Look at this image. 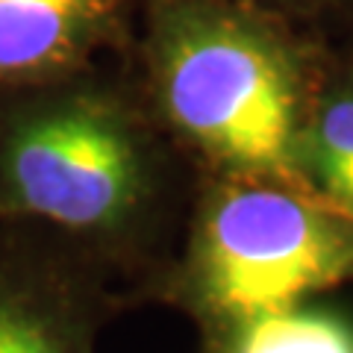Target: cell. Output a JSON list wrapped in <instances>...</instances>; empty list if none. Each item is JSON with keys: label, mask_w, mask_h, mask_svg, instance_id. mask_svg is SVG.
<instances>
[{"label": "cell", "mask_w": 353, "mask_h": 353, "mask_svg": "<svg viewBox=\"0 0 353 353\" xmlns=\"http://www.w3.org/2000/svg\"><path fill=\"white\" fill-rule=\"evenodd\" d=\"M321 74L312 44L256 3L180 0L159 18L162 106L230 176L309 183L297 145Z\"/></svg>", "instance_id": "obj_1"}, {"label": "cell", "mask_w": 353, "mask_h": 353, "mask_svg": "<svg viewBox=\"0 0 353 353\" xmlns=\"http://www.w3.org/2000/svg\"><path fill=\"white\" fill-rule=\"evenodd\" d=\"M353 280V209L309 183L227 176L194 239V292L227 324Z\"/></svg>", "instance_id": "obj_2"}, {"label": "cell", "mask_w": 353, "mask_h": 353, "mask_svg": "<svg viewBox=\"0 0 353 353\" xmlns=\"http://www.w3.org/2000/svg\"><path fill=\"white\" fill-rule=\"evenodd\" d=\"M6 203L71 230L121 224L141 194L130 127L94 97H68L18 121L0 159Z\"/></svg>", "instance_id": "obj_3"}, {"label": "cell", "mask_w": 353, "mask_h": 353, "mask_svg": "<svg viewBox=\"0 0 353 353\" xmlns=\"http://www.w3.org/2000/svg\"><path fill=\"white\" fill-rule=\"evenodd\" d=\"M109 0H0V80L68 68L92 48Z\"/></svg>", "instance_id": "obj_4"}, {"label": "cell", "mask_w": 353, "mask_h": 353, "mask_svg": "<svg viewBox=\"0 0 353 353\" xmlns=\"http://www.w3.org/2000/svg\"><path fill=\"white\" fill-rule=\"evenodd\" d=\"M297 159L309 185L353 209V59L321 74L301 130Z\"/></svg>", "instance_id": "obj_5"}, {"label": "cell", "mask_w": 353, "mask_h": 353, "mask_svg": "<svg viewBox=\"0 0 353 353\" xmlns=\"http://www.w3.org/2000/svg\"><path fill=\"white\" fill-rule=\"evenodd\" d=\"M224 353H353V318L292 303L230 324Z\"/></svg>", "instance_id": "obj_6"}, {"label": "cell", "mask_w": 353, "mask_h": 353, "mask_svg": "<svg viewBox=\"0 0 353 353\" xmlns=\"http://www.w3.org/2000/svg\"><path fill=\"white\" fill-rule=\"evenodd\" d=\"M0 353H88L77 333L48 306L0 292Z\"/></svg>", "instance_id": "obj_7"}, {"label": "cell", "mask_w": 353, "mask_h": 353, "mask_svg": "<svg viewBox=\"0 0 353 353\" xmlns=\"http://www.w3.org/2000/svg\"><path fill=\"white\" fill-rule=\"evenodd\" d=\"M256 6L262 9H271V12H280L283 15V9H294V12H309V9H318V6H324V3H333V0H253ZM339 3V0H336Z\"/></svg>", "instance_id": "obj_8"}, {"label": "cell", "mask_w": 353, "mask_h": 353, "mask_svg": "<svg viewBox=\"0 0 353 353\" xmlns=\"http://www.w3.org/2000/svg\"><path fill=\"white\" fill-rule=\"evenodd\" d=\"M341 6H345V12H347V21H350V30H353V0H339Z\"/></svg>", "instance_id": "obj_9"}]
</instances>
